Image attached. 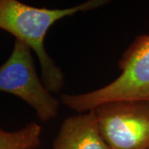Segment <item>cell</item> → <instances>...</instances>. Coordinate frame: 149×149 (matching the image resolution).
I'll use <instances>...</instances> for the list:
<instances>
[{
    "label": "cell",
    "mask_w": 149,
    "mask_h": 149,
    "mask_svg": "<svg viewBox=\"0 0 149 149\" xmlns=\"http://www.w3.org/2000/svg\"><path fill=\"white\" fill-rule=\"evenodd\" d=\"M107 3L105 0H90L68 8L48 9L17 0H0V28L13 34L35 52L41 65L44 85L51 92L58 93L64 84V76L44 47L48 30L60 19L93 10Z\"/></svg>",
    "instance_id": "1"
},
{
    "label": "cell",
    "mask_w": 149,
    "mask_h": 149,
    "mask_svg": "<svg viewBox=\"0 0 149 149\" xmlns=\"http://www.w3.org/2000/svg\"><path fill=\"white\" fill-rule=\"evenodd\" d=\"M121 74L106 86L81 95H63L61 101L75 111L85 113L108 102L149 101V35H140L118 61Z\"/></svg>",
    "instance_id": "2"
},
{
    "label": "cell",
    "mask_w": 149,
    "mask_h": 149,
    "mask_svg": "<svg viewBox=\"0 0 149 149\" xmlns=\"http://www.w3.org/2000/svg\"><path fill=\"white\" fill-rule=\"evenodd\" d=\"M0 91L24 100L42 122L53 119L58 114V100L40 80L32 50L19 40L16 39L9 57L0 66Z\"/></svg>",
    "instance_id": "3"
},
{
    "label": "cell",
    "mask_w": 149,
    "mask_h": 149,
    "mask_svg": "<svg viewBox=\"0 0 149 149\" xmlns=\"http://www.w3.org/2000/svg\"><path fill=\"white\" fill-rule=\"evenodd\" d=\"M93 110L110 149H149V101L108 102Z\"/></svg>",
    "instance_id": "4"
},
{
    "label": "cell",
    "mask_w": 149,
    "mask_h": 149,
    "mask_svg": "<svg viewBox=\"0 0 149 149\" xmlns=\"http://www.w3.org/2000/svg\"><path fill=\"white\" fill-rule=\"evenodd\" d=\"M53 149H110L102 137L95 110L67 118L54 140Z\"/></svg>",
    "instance_id": "5"
},
{
    "label": "cell",
    "mask_w": 149,
    "mask_h": 149,
    "mask_svg": "<svg viewBox=\"0 0 149 149\" xmlns=\"http://www.w3.org/2000/svg\"><path fill=\"white\" fill-rule=\"evenodd\" d=\"M42 127L30 123L13 132L0 127V149H37L41 144Z\"/></svg>",
    "instance_id": "6"
}]
</instances>
